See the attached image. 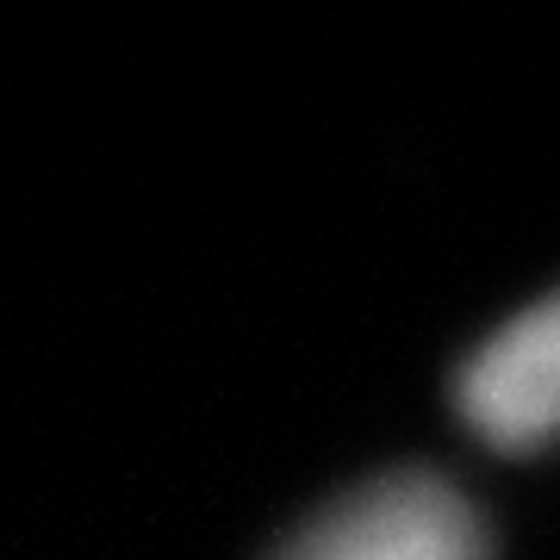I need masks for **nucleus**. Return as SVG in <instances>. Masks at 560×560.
<instances>
[{
    "mask_svg": "<svg viewBox=\"0 0 560 560\" xmlns=\"http://www.w3.org/2000/svg\"><path fill=\"white\" fill-rule=\"evenodd\" d=\"M455 418L504 455L560 442V287L504 318L460 361Z\"/></svg>",
    "mask_w": 560,
    "mask_h": 560,
    "instance_id": "f03ea898",
    "label": "nucleus"
},
{
    "mask_svg": "<svg viewBox=\"0 0 560 560\" xmlns=\"http://www.w3.org/2000/svg\"><path fill=\"white\" fill-rule=\"evenodd\" d=\"M268 560H492V529L455 480L393 467L312 511Z\"/></svg>",
    "mask_w": 560,
    "mask_h": 560,
    "instance_id": "f257e3e1",
    "label": "nucleus"
}]
</instances>
